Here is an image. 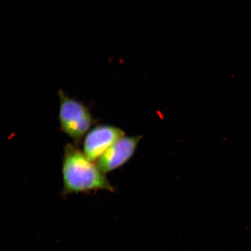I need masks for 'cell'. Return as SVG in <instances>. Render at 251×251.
Masks as SVG:
<instances>
[{"instance_id":"obj_1","label":"cell","mask_w":251,"mask_h":251,"mask_svg":"<svg viewBox=\"0 0 251 251\" xmlns=\"http://www.w3.org/2000/svg\"><path fill=\"white\" fill-rule=\"evenodd\" d=\"M62 172L63 196L99 190H114L98 165L74 144L68 143L65 146Z\"/></svg>"},{"instance_id":"obj_2","label":"cell","mask_w":251,"mask_h":251,"mask_svg":"<svg viewBox=\"0 0 251 251\" xmlns=\"http://www.w3.org/2000/svg\"><path fill=\"white\" fill-rule=\"evenodd\" d=\"M58 96L61 129L77 144L95 123V120L83 103L71 98L62 90H59Z\"/></svg>"},{"instance_id":"obj_3","label":"cell","mask_w":251,"mask_h":251,"mask_svg":"<svg viewBox=\"0 0 251 251\" xmlns=\"http://www.w3.org/2000/svg\"><path fill=\"white\" fill-rule=\"evenodd\" d=\"M124 136V131L118 127L107 125L97 126L86 135L83 153L91 161H96Z\"/></svg>"},{"instance_id":"obj_4","label":"cell","mask_w":251,"mask_h":251,"mask_svg":"<svg viewBox=\"0 0 251 251\" xmlns=\"http://www.w3.org/2000/svg\"><path fill=\"white\" fill-rule=\"evenodd\" d=\"M141 137H121L100 157L97 165L105 175L121 168L133 156Z\"/></svg>"}]
</instances>
